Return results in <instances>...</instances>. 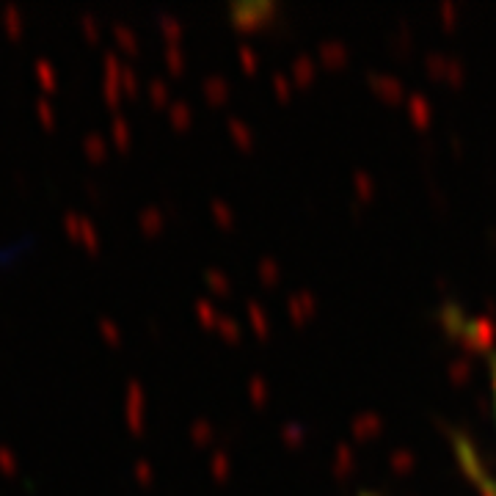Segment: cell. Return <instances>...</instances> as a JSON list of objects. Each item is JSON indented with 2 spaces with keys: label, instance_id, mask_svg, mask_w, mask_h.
<instances>
[{
  "label": "cell",
  "instance_id": "1",
  "mask_svg": "<svg viewBox=\"0 0 496 496\" xmlns=\"http://www.w3.org/2000/svg\"><path fill=\"white\" fill-rule=\"evenodd\" d=\"M494 397H496V367H494Z\"/></svg>",
  "mask_w": 496,
  "mask_h": 496
}]
</instances>
